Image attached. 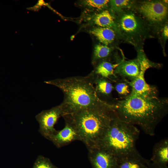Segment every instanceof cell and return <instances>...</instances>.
Returning a JSON list of instances; mask_svg holds the SVG:
<instances>
[{
	"label": "cell",
	"mask_w": 168,
	"mask_h": 168,
	"mask_svg": "<svg viewBox=\"0 0 168 168\" xmlns=\"http://www.w3.org/2000/svg\"><path fill=\"white\" fill-rule=\"evenodd\" d=\"M88 151V157L92 168H117V158L108 151L99 147Z\"/></svg>",
	"instance_id": "cell-8"
},
{
	"label": "cell",
	"mask_w": 168,
	"mask_h": 168,
	"mask_svg": "<svg viewBox=\"0 0 168 168\" xmlns=\"http://www.w3.org/2000/svg\"><path fill=\"white\" fill-rule=\"evenodd\" d=\"M90 32L100 42L108 46L121 40L116 31L110 28L95 27L90 30Z\"/></svg>",
	"instance_id": "cell-14"
},
{
	"label": "cell",
	"mask_w": 168,
	"mask_h": 168,
	"mask_svg": "<svg viewBox=\"0 0 168 168\" xmlns=\"http://www.w3.org/2000/svg\"><path fill=\"white\" fill-rule=\"evenodd\" d=\"M139 130L117 116L112 121L97 146L113 154L117 159L131 158L145 161L137 150L136 143Z\"/></svg>",
	"instance_id": "cell-4"
},
{
	"label": "cell",
	"mask_w": 168,
	"mask_h": 168,
	"mask_svg": "<svg viewBox=\"0 0 168 168\" xmlns=\"http://www.w3.org/2000/svg\"><path fill=\"white\" fill-rule=\"evenodd\" d=\"M95 91L98 97L101 100L112 103V92L114 89L113 83L110 80L90 73Z\"/></svg>",
	"instance_id": "cell-12"
},
{
	"label": "cell",
	"mask_w": 168,
	"mask_h": 168,
	"mask_svg": "<svg viewBox=\"0 0 168 168\" xmlns=\"http://www.w3.org/2000/svg\"><path fill=\"white\" fill-rule=\"evenodd\" d=\"M110 2L108 0H86L83 1V4L89 7L101 10L107 7Z\"/></svg>",
	"instance_id": "cell-22"
},
{
	"label": "cell",
	"mask_w": 168,
	"mask_h": 168,
	"mask_svg": "<svg viewBox=\"0 0 168 168\" xmlns=\"http://www.w3.org/2000/svg\"><path fill=\"white\" fill-rule=\"evenodd\" d=\"M113 84L114 89L122 99L126 97L131 93V89L128 82L118 78Z\"/></svg>",
	"instance_id": "cell-19"
},
{
	"label": "cell",
	"mask_w": 168,
	"mask_h": 168,
	"mask_svg": "<svg viewBox=\"0 0 168 168\" xmlns=\"http://www.w3.org/2000/svg\"><path fill=\"white\" fill-rule=\"evenodd\" d=\"M135 2L129 0H110V3L113 12L133 8Z\"/></svg>",
	"instance_id": "cell-20"
},
{
	"label": "cell",
	"mask_w": 168,
	"mask_h": 168,
	"mask_svg": "<svg viewBox=\"0 0 168 168\" xmlns=\"http://www.w3.org/2000/svg\"><path fill=\"white\" fill-rule=\"evenodd\" d=\"M161 31H162V36L164 42L168 39V24L166 23L163 27Z\"/></svg>",
	"instance_id": "cell-23"
},
{
	"label": "cell",
	"mask_w": 168,
	"mask_h": 168,
	"mask_svg": "<svg viewBox=\"0 0 168 168\" xmlns=\"http://www.w3.org/2000/svg\"><path fill=\"white\" fill-rule=\"evenodd\" d=\"M141 70L140 60L137 56L132 60H122L115 68L114 73L118 78L130 82L137 77Z\"/></svg>",
	"instance_id": "cell-9"
},
{
	"label": "cell",
	"mask_w": 168,
	"mask_h": 168,
	"mask_svg": "<svg viewBox=\"0 0 168 168\" xmlns=\"http://www.w3.org/2000/svg\"><path fill=\"white\" fill-rule=\"evenodd\" d=\"M32 168H58L54 165L48 158L39 156Z\"/></svg>",
	"instance_id": "cell-21"
},
{
	"label": "cell",
	"mask_w": 168,
	"mask_h": 168,
	"mask_svg": "<svg viewBox=\"0 0 168 168\" xmlns=\"http://www.w3.org/2000/svg\"><path fill=\"white\" fill-rule=\"evenodd\" d=\"M113 49L108 46L98 44H96L94 50L92 62L94 64L99 62L106 60L112 54Z\"/></svg>",
	"instance_id": "cell-18"
},
{
	"label": "cell",
	"mask_w": 168,
	"mask_h": 168,
	"mask_svg": "<svg viewBox=\"0 0 168 168\" xmlns=\"http://www.w3.org/2000/svg\"><path fill=\"white\" fill-rule=\"evenodd\" d=\"M150 161L161 166H167L168 163V139L161 140L154 146Z\"/></svg>",
	"instance_id": "cell-13"
},
{
	"label": "cell",
	"mask_w": 168,
	"mask_h": 168,
	"mask_svg": "<svg viewBox=\"0 0 168 168\" xmlns=\"http://www.w3.org/2000/svg\"><path fill=\"white\" fill-rule=\"evenodd\" d=\"M167 0L140 1L137 3L135 2L133 8L143 19L154 35H158L167 22Z\"/></svg>",
	"instance_id": "cell-6"
},
{
	"label": "cell",
	"mask_w": 168,
	"mask_h": 168,
	"mask_svg": "<svg viewBox=\"0 0 168 168\" xmlns=\"http://www.w3.org/2000/svg\"><path fill=\"white\" fill-rule=\"evenodd\" d=\"M116 116L112 104L104 102L62 117L75 128L79 141L88 150L97 146Z\"/></svg>",
	"instance_id": "cell-2"
},
{
	"label": "cell",
	"mask_w": 168,
	"mask_h": 168,
	"mask_svg": "<svg viewBox=\"0 0 168 168\" xmlns=\"http://www.w3.org/2000/svg\"><path fill=\"white\" fill-rule=\"evenodd\" d=\"M116 32L121 40L133 46L137 50L143 49L146 39L155 35L133 7L113 12Z\"/></svg>",
	"instance_id": "cell-5"
},
{
	"label": "cell",
	"mask_w": 168,
	"mask_h": 168,
	"mask_svg": "<svg viewBox=\"0 0 168 168\" xmlns=\"http://www.w3.org/2000/svg\"><path fill=\"white\" fill-rule=\"evenodd\" d=\"M93 21L94 24L98 27L110 28L116 31L114 16L108 10H104L95 15L93 17Z\"/></svg>",
	"instance_id": "cell-16"
},
{
	"label": "cell",
	"mask_w": 168,
	"mask_h": 168,
	"mask_svg": "<svg viewBox=\"0 0 168 168\" xmlns=\"http://www.w3.org/2000/svg\"><path fill=\"white\" fill-rule=\"evenodd\" d=\"M44 82L57 87L63 92V100L60 104L62 117L106 102L98 96L89 74L56 79Z\"/></svg>",
	"instance_id": "cell-3"
},
{
	"label": "cell",
	"mask_w": 168,
	"mask_h": 168,
	"mask_svg": "<svg viewBox=\"0 0 168 168\" xmlns=\"http://www.w3.org/2000/svg\"><path fill=\"white\" fill-rule=\"evenodd\" d=\"M65 123V125L62 130L57 131L47 139L58 148L67 145L74 141L79 140L75 128L69 123Z\"/></svg>",
	"instance_id": "cell-11"
},
{
	"label": "cell",
	"mask_w": 168,
	"mask_h": 168,
	"mask_svg": "<svg viewBox=\"0 0 168 168\" xmlns=\"http://www.w3.org/2000/svg\"><path fill=\"white\" fill-rule=\"evenodd\" d=\"M62 114L60 104L49 110H44L35 116L39 123V132L45 138L47 139L54 134L57 131L54 128L58 119Z\"/></svg>",
	"instance_id": "cell-7"
},
{
	"label": "cell",
	"mask_w": 168,
	"mask_h": 168,
	"mask_svg": "<svg viewBox=\"0 0 168 168\" xmlns=\"http://www.w3.org/2000/svg\"><path fill=\"white\" fill-rule=\"evenodd\" d=\"M120 62L113 63L107 60L100 61L98 63L91 73L94 75L107 79L113 83L118 79L114 74V70Z\"/></svg>",
	"instance_id": "cell-15"
},
{
	"label": "cell",
	"mask_w": 168,
	"mask_h": 168,
	"mask_svg": "<svg viewBox=\"0 0 168 168\" xmlns=\"http://www.w3.org/2000/svg\"><path fill=\"white\" fill-rule=\"evenodd\" d=\"M117 116L130 124L137 125L146 134H155L158 124L168 112L167 97H147L131 93L112 103Z\"/></svg>",
	"instance_id": "cell-1"
},
{
	"label": "cell",
	"mask_w": 168,
	"mask_h": 168,
	"mask_svg": "<svg viewBox=\"0 0 168 168\" xmlns=\"http://www.w3.org/2000/svg\"><path fill=\"white\" fill-rule=\"evenodd\" d=\"M117 160V168H148L150 160L144 161L131 158H124Z\"/></svg>",
	"instance_id": "cell-17"
},
{
	"label": "cell",
	"mask_w": 168,
	"mask_h": 168,
	"mask_svg": "<svg viewBox=\"0 0 168 168\" xmlns=\"http://www.w3.org/2000/svg\"><path fill=\"white\" fill-rule=\"evenodd\" d=\"M148 168H168L167 166H161L155 164L151 161L148 165Z\"/></svg>",
	"instance_id": "cell-24"
},
{
	"label": "cell",
	"mask_w": 168,
	"mask_h": 168,
	"mask_svg": "<svg viewBox=\"0 0 168 168\" xmlns=\"http://www.w3.org/2000/svg\"><path fill=\"white\" fill-rule=\"evenodd\" d=\"M147 69L145 67H141L140 73L137 77L133 81L128 82L131 89V93L144 96H158L156 87L147 84L145 80L144 74Z\"/></svg>",
	"instance_id": "cell-10"
}]
</instances>
